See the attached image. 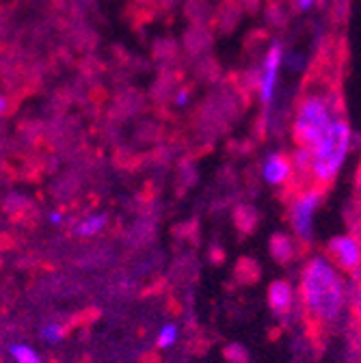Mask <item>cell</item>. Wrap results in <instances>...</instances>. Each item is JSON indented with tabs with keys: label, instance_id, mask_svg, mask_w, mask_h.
<instances>
[{
	"label": "cell",
	"instance_id": "cell-1",
	"mask_svg": "<svg viewBox=\"0 0 361 363\" xmlns=\"http://www.w3.org/2000/svg\"><path fill=\"white\" fill-rule=\"evenodd\" d=\"M301 305L311 329H327L346 307V284L329 257H311L301 270Z\"/></svg>",
	"mask_w": 361,
	"mask_h": 363
},
{
	"label": "cell",
	"instance_id": "cell-2",
	"mask_svg": "<svg viewBox=\"0 0 361 363\" xmlns=\"http://www.w3.org/2000/svg\"><path fill=\"white\" fill-rule=\"evenodd\" d=\"M327 257L340 272L357 281L361 277V236L357 232H348L331 238L327 245Z\"/></svg>",
	"mask_w": 361,
	"mask_h": 363
},
{
	"label": "cell",
	"instance_id": "cell-3",
	"mask_svg": "<svg viewBox=\"0 0 361 363\" xmlns=\"http://www.w3.org/2000/svg\"><path fill=\"white\" fill-rule=\"evenodd\" d=\"M187 84V65H177V67H158L152 86H150V98L154 106L165 113L167 106L177 102V96L182 86Z\"/></svg>",
	"mask_w": 361,
	"mask_h": 363
},
{
	"label": "cell",
	"instance_id": "cell-4",
	"mask_svg": "<svg viewBox=\"0 0 361 363\" xmlns=\"http://www.w3.org/2000/svg\"><path fill=\"white\" fill-rule=\"evenodd\" d=\"M323 191L318 189H309L296 197H292L290 203V223H292V230L299 236V240L307 242L311 238V218L313 212L318 208L321 199H323Z\"/></svg>",
	"mask_w": 361,
	"mask_h": 363
},
{
	"label": "cell",
	"instance_id": "cell-5",
	"mask_svg": "<svg viewBox=\"0 0 361 363\" xmlns=\"http://www.w3.org/2000/svg\"><path fill=\"white\" fill-rule=\"evenodd\" d=\"M214 43V30L210 24H189L182 37V52L189 63L210 55Z\"/></svg>",
	"mask_w": 361,
	"mask_h": 363
},
{
	"label": "cell",
	"instance_id": "cell-6",
	"mask_svg": "<svg viewBox=\"0 0 361 363\" xmlns=\"http://www.w3.org/2000/svg\"><path fill=\"white\" fill-rule=\"evenodd\" d=\"M148 108L145 104V96L137 86L132 84H119V89L115 91L113 98V106H111V117L113 119H128L139 115Z\"/></svg>",
	"mask_w": 361,
	"mask_h": 363
},
{
	"label": "cell",
	"instance_id": "cell-7",
	"mask_svg": "<svg viewBox=\"0 0 361 363\" xmlns=\"http://www.w3.org/2000/svg\"><path fill=\"white\" fill-rule=\"evenodd\" d=\"M243 13H245V9L240 5V0H218V7L212 13L210 26L216 35L228 37L238 28Z\"/></svg>",
	"mask_w": 361,
	"mask_h": 363
},
{
	"label": "cell",
	"instance_id": "cell-8",
	"mask_svg": "<svg viewBox=\"0 0 361 363\" xmlns=\"http://www.w3.org/2000/svg\"><path fill=\"white\" fill-rule=\"evenodd\" d=\"M282 63V43L270 45V50L266 52V59L260 67L262 80H260V100L264 108H268L270 100H273V91H275V80H277V69Z\"/></svg>",
	"mask_w": 361,
	"mask_h": 363
},
{
	"label": "cell",
	"instance_id": "cell-9",
	"mask_svg": "<svg viewBox=\"0 0 361 363\" xmlns=\"http://www.w3.org/2000/svg\"><path fill=\"white\" fill-rule=\"evenodd\" d=\"M152 61L158 67H177L187 65L184 52L173 37H160L152 43Z\"/></svg>",
	"mask_w": 361,
	"mask_h": 363
},
{
	"label": "cell",
	"instance_id": "cell-10",
	"mask_svg": "<svg viewBox=\"0 0 361 363\" xmlns=\"http://www.w3.org/2000/svg\"><path fill=\"white\" fill-rule=\"evenodd\" d=\"M292 173H294V164H292V156L288 154H273L264 164V177L273 186L286 189L288 182L292 179Z\"/></svg>",
	"mask_w": 361,
	"mask_h": 363
},
{
	"label": "cell",
	"instance_id": "cell-11",
	"mask_svg": "<svg viewBox=\"0 0 361 363\" xmlns=\"http://www.w3.org/2000/svg\"><path fill=\"white\" fill-rule=\"evenodd\" d=\"M189 65H191L189 69L193 72L195 80L206 84V86H216L223 80V76H225L221 61L212 52L201 57V59H197V61H193V63H189Z\"/></svg>",
	"mask_w": 361,
	"mask_h": 363
},
{
	"label": "cell",
	"instance_id": "cell-12",
	"mask_svg": "<svg viewBox=\"0 0 361 363\" xmlns=\"http://www.w3.org/2000/svg\"><path fill=\"white\" fill-rule=\"evenodd\" d=\"M296 7H299L296 0H266L264 16L268 26L273 30H284L290 24V18Z\"/></svg>",
	"mask_w": 361,
	"mask_h": 363
},
{
	"label": "cell",
	"instance_id": "cell-13",
	"mask_svg": "<svg viewBox=\"0 0 361 363\" xmlns=\"http://www.w3.org/2000/svg\"><path fill=\"white\" fill-rule=\"evenodd\" d=\"M123 16L134 30H143L150 22L156 20V16H160V9L156 3H134V0H130L123 9Z\"/></svg>",
	"mask_w": 361,
	"mask_h": 363
},
{
	"label": "cell",
	"instance_id": "cell-14",
	"mask_svg": "<svg viewBox=\"0 0 361 363\" xmlns=\"http://www.w3.org/2000/svg\"><path fill=\"white\" fill-rule=\"evenodd\" d=\"M268 305L279 315L290 313V309L294 305V290H292L290 281L277 279V281L270 284V288H268Z\"/></svg>",
	"mask_w": 361,
	"mask_h": 363
},
{
	"label": "cell",
	"instance_id": "cell-15",
	"mask_svg": "<svg viewBox=\"0 0 361 363\" xmlns=\"http://www.w3.org/2000/svg\"><path fill=\"white\" fill-rule=\"evenodd\" d=\"M184 18L189 24H210L214 9L210 7V0H184Z\"/></svg>",
	"mask_w": 361,
	"mask_h": 363
},
{
	"label": "cell",
	"instance_id": "cell-16",
	"mask_svg": "<svg viewBox=\"0 0 361 363\" xmlns=\"http://www.w3.org/2000/svg\"><path fill=\"white\" fill-rule=\"evenodd\" d=\"M268 39H270V35H268L266 28H251L243 39L245 55L251 57V59H260V52L264 50V45L268 43Z\"/></svg>",
	"mask_w": 361,
	"mask_h": 363
},
{
	"label": "cell",
	"instance_id": "cell-17",
	"mask_svg": "<svg viewBox=\"0 0 361 363\" xmlns=\"http://www.w3.org/2000/svg\"><path fill=\"white\" fill-rule=\"evenodd\" d=\"M270 255L282 264L290 262L294 257V240L286 234H275L270 238Z\"/></svg>",
	"mask_w": 361,
	"mask_h": 363
},
{
	"label": "cell",
	"instance_id": "cell-18",
	"mask_svg": "<svg viewBox=\"0 0 361 363\" xmlns=\"http://www.w3.org/2000/svg\"><path fill=\"white\" fill-rule=\"evenodd\" d=\"M104 225H106V216H104V214L87 216L84 220H80V223H78L76 234H78V236H84V238L96 236L98 232H102V227H104Z\"/></svg>",
	"mask_w": 361,
	"mask_h": 363
},
{
	"label": "cell",
	"instance_id": "cell-19",
	"mask_svg": "<svg viewBox=\"0 0 361 363\" xmlns=\"http://www.w3.org/2000/svg\"><path fill=\"white\" fill-rule=\"evenodd\" d=\"M162 132H165V128L158 119H145L139 123V136L143 141H158Z\"/></svg>",
	"mask_w": 361,
	"mask_h": 363
},
{
	"label": "cell",
	"instance_id": "cell-20",
	"mask_svg": "<svg viewBox=\"0 0 361 363\" xmlns=\"http://www.w3.org/2000/svg\"><path fill=\"white\" fill-rule=\"evenodd\" d=\"M11 354H13L16 363H41L39 354H37L30 346H26V344H16V346H11Z\"/></svg>",
	"mask_w": 361,
	"mask_h": 363
},
{
	"label": "cell",
	"instance_id": "cell-21",
	"mask_svg": "<svg viewBox=\"0 0 361 363\" xmlns=\"http://www.w3.org/2000/svg\"><path fill=\"white\" fill-rule=\"evenodd\" d=\"M350 315H352V323L361 327V277L355 281V290L350 298Z\"/></svg>",
	"mask_w": 361,
	"mask_h": 363
},
{
	"label": "cell",
	"instance_id": "cell-22",
	"mask_svg": "<svg viewBox=\"0 0 361 363\" xmlns=\"http://www.w3.org/2000/svg\"><path fill=\"white\" fill-rule=\"evenodd\" d=\"M63 335H65V331L59 327V325H50V327H46L41 331V337H43V342H50V344H57V342H61L63 340Z\"/></svg>",
	"mask_w": 361,
	"mask_h": 363
},
{
	"label": "cell",
	"instance_id": "cell-23",
	"mask_svg": "<svg viewBox=\"0 0 361 363\" xmlns=\"http://www.w3.org/2000/svg\"><path fill=\"white\" fill-rule=\"evenodd\" d=\"M175 337H177V329L173 325H167V327H162V331L158 335V346L167 348V346H171L175 342Z\"/></svg>",
	"mask_w": 361,
	"mask_h": 363
},
{
	"label": "cell",
	"instance_id": "cell-24",
	"mask_svg": "<svg viewBox=\"0 0 361 363\" xmlns=\"http://www.w3.org/2000/svg\"><path fill=\"white\" fill-rule=\"evenodd\" d=\"M240 5H243L245 13H249V16H255V13L262 9V0H240Z\"/></svg>",
	"mask_w": 361,
	"mask_h": 363
},
{
	"label": "cell",
	"instance_id": "cell-25",
	"mask_svg": "<svg viewBox=\"0 0 361 363\" xmlns=\"http://www.w3.org/2000/svg\"><path fill=\"white\" fill-rule=\"evenodd\" d=\"M177 3H179V0H156V5H158L160 13H165V16L173 13V9L177 7Z\"/></svg>",
	"mask_w": 361,
	"mask_h": 363
},
{
	"label": "cell",
	"instance_id": "cell-26",
	"mask_svg": "<svg viewBox=\"0 0 361 363\" xmlns=\"http://www.w3.org/2000/svg\"><path fill=\"white\" fill-rule=\"evenodd\" d=\"M11 108H13L11 100H9L7 96H3V94H0V115H7V113H9Z\"/></svg>",
	"mask_w": 361,
	"mask_h": 363
},
{
	"label": "cell",
	"instance_id": "cell-27",
	"mask_svg": "<svg viewBox=\"0 0 361 363\" xmlns=\"http://www.w3.org/2000/svg\"><path fill=\"white\" fill-rule=\"evenodd\" d=\"M355 191H357V199L361 201V162L357 167V175H355Z\"/></svg>",
	"mask_w": 361,
	"mask_h": 363
},
{
	"label": "cell",
	"instance_id": "cell-28",
	"mask_svg": "<svg viewBox=\"0 0 361 363\" xmlns=\"http://www.w3.org/2000/svg\"><path fill=\"white\" fill-rule=\"evenodd\" d=\"M50 220H52V223H57V225H59V223H61V220H63V216H61V214H59V212H52V214H50Z\"/></svg>",
	"mask_w": 361,
	"mask_h": 363
},
{
	"label": "cell",
	"instance_id": "cell-29",
	"mask_svg": "<svg viewBox=\"0 0 361 363\" xmlns=\"http://www.w3.org/2000/svg\"><path fill=\"white\" fill-rule=\"evenodd\" d=\"M359 331H357V348H359V352H361V327H357Z\"/></svg>",
	"mask_w": 361,
	"mask_h": 363
},
{
	"label": "cell",
	"instance_id": "cell-30",
	"mask_svg": "<svg viewBox=\"0 0 361 363\" xmlns=\"http://www.w3.org/2000/svg\"><path fill=\"white\" fill-rule=\"evenodd\" d=\"M134 3H156V0H134Z\"/></svg>",
	"mask_w": 361,
	"mask_h": 363
},
{
	"label": "cell",
	"instance_id": "cell-31",
	"mask_svg": "<svg viewBox=\"0 0 361 363\" xmlns=\"http://www.w3.org/2000/svg\"><path fill=\"white\" fill-rule=\"evenodd\" d=\"M357 234H359V236H361V230H359V232H357Z\"/></svg>",
	"mask_w": 361,
	"mask_h": 363
}]
</instances>
